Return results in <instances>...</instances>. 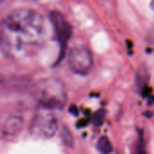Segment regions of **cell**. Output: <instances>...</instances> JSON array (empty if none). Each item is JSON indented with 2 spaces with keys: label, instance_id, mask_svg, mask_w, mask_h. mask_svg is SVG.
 <instances>
[{
  "label": "cell",
  "instance_id": "cell-1",
  "mask_svg": "<svg viewBox=\"0 0 154 154\" xmlns=\"http://www.w3.org/2000/svg\"><path fill=\"white\" fill-rule=\"evenodd\" d=\"M45 34L40 13L28 8L14 10L0 23V50L13 61H26L39 52Z\"/></svg>",
  "mask_w": 154,
  "mask_h": 154
},
{
  "label": "cell",
  "instance_id": "cell-2",
  "mask_svg": "<svg viewBox=\"0 0 154 154\" xmlns=\"http://www.w3.org/2000/svg\"><path fill=\"white\" fill-rule=\"evenodd\" d=\"M32 97L43 107L62 109L67 103V92L63 83L54 78L39 80L32 88Z\"/></svg>",
  "mask_w": 154,
  "mask_h": 154
},
{
  "label": "cell",
  "instance_id": "cell-3",
  "mask_svg": "<svg viewBox=\"0 0 154 154\" xmlns=\"http://www.w3.org/2000/svg\"><path fill=\"white\" fill-rule=\"evenodd\" d=\"M58 130V121L51 109L42 106L34 115L31 125L30 133L34 137L49 139L55 135Z\"/></svg>",
  "mask_w": 154,
  "mask_h": 154
},
{
  "label": "cell",
  "instance_id": "cell-4",
  "mask_svg": "<svg viewBox=\"0 0 154 154\" xmlns=\"http://www.w3.org/2000/svg\"><path fill=\"white\" fill-rule=\"evenodd\" d=\"M68 64L73 73L85 76L89 73L93 66L92 54L85 46L74 47L69 53Z\"/></svg>",
  "mask_w": 154,
  "mask_h": 154
},
{
  "label": "cell",
  "instance_id": "cell-5",
  "mask_svg": "<svg viewBox=\"0 0 154 154\" xmlns=\"http://www.w3.org/2000/svg\"><path fill=\"white\" fill-rule=\"evenodd\" d=\"M50 18L53 25L57 38L59 42H60L61 46L64 48L66 43L69 42V40L71 37V34H72L71 26L67 22L63 14H60V12H57V11L51 12L50 14Z\"/></svg>",
  "mask_w": 154,
  "mask_h": 154
},
{
  "label": "cell",
  "instance_id": "cell-6",
  "mask_svg": "<svg viewBox=\"0 0 154 154\" xmlns=\"http://www.w3.org/2000/svg\"><path fill=\"white\" fill-rule=\"evenodd\" d=\"M23 125V118L19 116H12L8 118L5 122L3 129V134L6 136H14L22 130Z\"/></svg>",
  "mask_w": 154,
  "mask_h": 154
},
{
  "label": "cell",
  "instance_id": "cell-7",
  "mask_svg": "<svg viewBox=\"0 0 154 154\" xmlns=\"http://www.w3.org/2000/svg\"><path fill=\"white\" fill-rule=\"evenodd\" d=\"M97 149L99 152L104 154L111 153L113 152L112 143L106 136H102L99 138L97 143Z\"/></svg>",
  "mask_w": 154,
  "mask_h": 154
},
{
  "label": "cell",
  "instance_id": "cell-8",
  "mask_svg": "<svg viewBox=\"0 0 154 154\" xmlns=\"http://www.w3.org/2000/svg\"><path fill=\"white\" fill-rule=\"evenodd\" d=\"M148 77L149 75H148L147 69L145 68H140L136 76V83L139 88L142 89L146 86L147 81H148Z\"/></svg>",
  "mask_w": 154,
  "mask_h": 154
},
{
  "label": "cell",
  "instance_id": "cell-9",
  "mask_svg": "<svg viewBox=\"0 0 154 154\" xmlns=\"http://www.w3.org/2000/svg\"><path fill=\"white\" fill-rule=\"evenodd\" d=\"M105 117H106V110L105 109H99L93 117V124L95 126H100L104 121H105Z\"/></svg>",
  "mask_w": 154,
  "mask_h": 154
},
{
  "label": "cell",
  "instance_id": "cell-10",
  "mask_svg": "<svg viewBox=\"0 0 154 154\" xmlns=\"http://www.w3.org/2000/svg\"><path fill=\"white\" fill-rule=\"evenodd\" d=\"M61 139H62L63 143L66 146H68V147H71L72 146V144H73V138H72V135H71L70 132L66 127H64L63 130H62Z\"/></svg>",
  "mask_w": 154,
  "mask_h": 154
},
{
  "label": "cell",
  "instance_id": "cell-11",
  "mask_svg": "<svg viewBox=\"0 0 154 154\" xmlns=\"http://www.w3.org/2000/svg\"><path fill=\"white\" fill-rule=\"evenodd\" d=\"M152 8L154 11V0H152Z\"/></svg>",
  "mask_w": 154,
  "mask_h": 154
},
{
  "label": "cell",
  "instance_id": "cell-12",
  "mask_svg": "<svg viewBox=\"0 0 154 154\" xmlns=\"http://www.w3.org/2000/svg\"><path fill=\"white\" fill-rule=\"evenodd\" d=\"M0 1H1V0H0Z\"/></svg>",
  "mask_w": 154,
  "mask_h": 154
}]
</instances>
